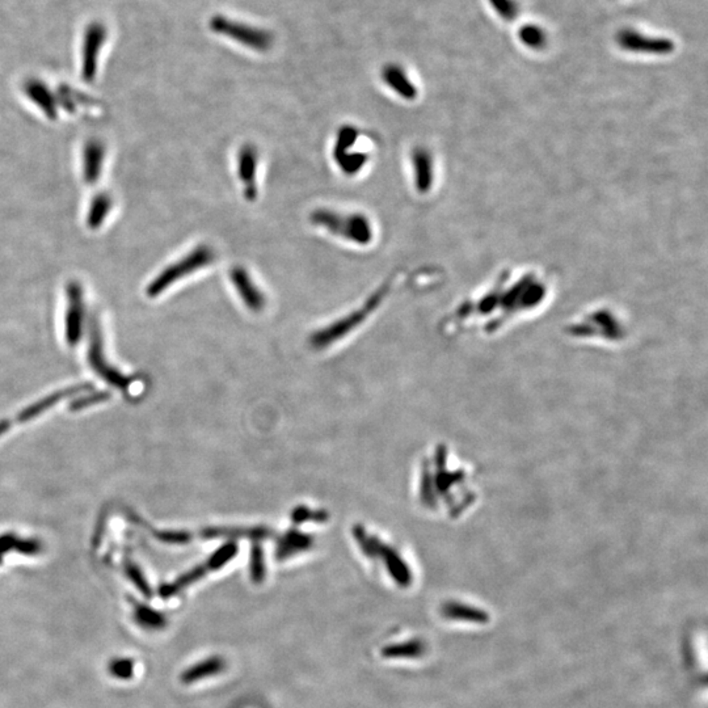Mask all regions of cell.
<instances>
[{
    "label": "cell",
    "mask_w": 708,
    "mask_h": 708,
    "mask_svg": "<svg viewBox=\"0 0 708 708\" xmlns=\"http://www.w3.org/2000/svg\"><path fill=\"white\" fill-rule=\"evenodd\" d=\"M420 500L430 509L437 508L438 500L444 501L453 520L469 516L480 500L478 469L469 462H457L455 467H450L448 446L439 445L434 450L433 466L429 460L423 462Z\"/></svg>",
    "instance_id": "6da1fadb"
},
{
    "label": "cell",
    "mask_w": 708,
    "mask_h": 708,
    "mask_svg": "<svg viewBox=\"0 0 708 708\" xmlns=\"http://www.w3.org/2000/svg\"><path fill=\"white\" fill-rule=\"evenodd\" d=\"M310 220L315 227L358 247L370 246L374 240V226L364 213L319 208L311 213Z\"/></svg>",
    "instance_id": "7a4b0ae2"
},
{
    "label": "cell",
    "mask_w": 708,
    "mask_h": 708,
    "mask_svg": "<svg viewBox=\"0 0 708 708\" xmlns=\"http://www.w3.org/2000/svg\"><path fill=\"white\" fill-rule=\"evenodd\" d=\"M215 250L208 244H199L196 248L189 250L185 256L169 264L148 285L147 294L150 297H157L159 294L168 290L172 285L185 280L189 276L197 271L206 269L215 261Z\"/></svg>",
    "instance_id": "3957f363"
},
{
    "label": "cell",
    "mask_w": 708,
    "mask_h": 708,
    "mask_svg": "<svg viewBox=\"0 0 708 708\" xmlns=\"http://www.w3.org/2000/svg\"><path fill=\"white\" fill-rule=\"evenodd\" d=\"M387 286L379 288L374 294H371L367 301L357 309L353 313H348L344 318L339 319L337 322L327 325L323 330L315 332L311 336V345L320 349L328 345L334 344L339 339H343L346 334H351L354 328L364 323V319L375 311V309L382 303L385 294H387Z\"/></svg>",
    "instance_id": "277c9868"
},
{
    "label": "cell",
    "mask_w": 708,
    "mask_h": 708,
    "mask_svg": "<svg viewBox=\"0 0 708 708\" xmlns=\"http://www.w3.org/2000/svg\"><path fill=\"white\" fill-rule=\"evenodd\" d=\"M358 130L354 126H343L336 136L334 141V163L340 171L346 176H354L367 164L369 155L364 151H355L354 147L357 143Z\"/></svg>",
    "instance_id": "5b68a950"
},
{
    "label": "cell",
    "mask_w": 708,
    "mask_h": 708,
    "mask_svg": "<svg viewBox=\"0 0 708 708\" xmlns=\"http://www.w3.org/2000/svg\"><path fill=\"white\" fill-rule=\"evenodd\" d=\"M210 27L213 31H217L219 34L227 36L231 40L238 41L241 45L257 52H267L273 42V37L269 31L257 29L239 21L229 20L222 16L213 17Z\"/></svg>",
    "instance_id": "8992f818"
},
{
    "label": "cell",
    "mask_w": 708,
    "mask_h": 708,
    "mask_svg": "<svg viewBox=\"0 0 708 708\" xmlns=\"http://www.w3.org/2000/svg\"><path fill=\"white\" fill-rule=\"evenodd\" d=\"M108 40V28L101 21H92L87 25L82 42V73L87 82L94 80L99 58Z\"/></svg>",
    "instance_id": "52a82bcc"
},
{
    "label": "cell",
    "mask_w": 708,
    "mask_h": 708,
    "mask_svg": "<svg viewBox=\"0 0 708 708\" xmlns=\"http://www.w3.org/2000/svg\"><path fill=\"white\" fill-rule=\"evenodd\" d=\"M259 150L252 143H246L240 147L236 157V175L243 189V196L255 202L259 196L257 172H259Z\"/></svg>",
    "instance_id": "ba28073f"
},
{
    "label": "cell",
    "mask_w": 708,
    "mask_h": 708,
    "mask_svg": "<svg viewBox=\"0 0 708 708\" xmlns=\"http://www.w3.org/2000/svg\"><path fill=\"white\" fill-rule=\"evenodd\" d=\"M229 282L232 289L238 294L241 303L252 311L259 313L267 306L265 294L261 290L260 286L252 277L250 271L241 265H235L229 271Z\"/></svg>",
    "instance_id": "9c48e42d"
},
{
    "label": "cell",
    "mask_w": 708,
    "mask_h": 708,
    "mask_svg": "<svg viewBox=\"0 0 708 708\" xmlns=\"http://www.w3.org/2000/svg\"><path fill=\"white\" fill-rule=\"evenodd\" d=\"M88 361L91 367L94 369L97 374L105 379L109 385H115L120 390H127L130 383V379L121 374L115 367L106 364L104 351H103V339L101 332L99 328V324L94 323L92 328V337H91V345L88 349Z\"/></svg>",
    "instance_id": "30bf717a"
},
{
    "label": "cell",
    "mask_w": 708,
    "mask_h": 708,
    "mask_svg": "<svg viewBox=\"0 0 708 708\" xmlns=\"http://www.w3.org/2000/svg\"><path fill=\"white\" fill-rule=\"evenodd\" d=\"M69 306L64 320V332L67 344L75 346L83 334L84 304L82 289L78 285L70 286L67 290Z\"/></svg>",
    "instance_id": "8fae6325"
},
{
    "label": "cell",
    "mask_w": 708,
    "mask_h": 708,
    "mask_svg": "<svg viewBox=\"0 0 708 708\" xmlns=\"http://www.w3.org/2000/svg\"><path fill=\"white\" fill-rule=\"evenodd\" d=\"M375 553L376 556H382L385 560V568L390 573V576L395 580L396 583L402 588H408L412 583V572L406 562L400 558V555L388 547L385 543L379 541V539L373 538Z\"/></svg>",
    "instance_id": "7c38bea8"
},
{
    "label": "cell",
    "mask_w": 708,
    "mask_h": 708,
    "mask_svg": "<svg viewBox=\"0 0 708 708\" xmlns=\"http://www.w3.org/2000/svg\"><path fill=\"white\" fill-rule=\"evenodd\" d=\"M411 166L415 187L420 193H427L433 183V160L427 148L416 147L411 154Z\"/></svg>",
    "instance_id": "4fadbf2b"
},
{
    "label": "cell",
    "mask_w": 708,
    "mask_h": 708,
    "mask_svg": "<svg viewBox=\"0 0 708 708\" xmlns=\"http://www.w3.org/2000/svg\"><path fill=\"white\" fill-rule=\"evenodd\" d=\"M382 80L392 92H395L402 99L409 101L416 99V85L411 82L409 76L400 66L387 64L382 70Z\"/></svg>",
    "instance_id": "5bb4252c"
},
{
    "label": "cell",
    "mask_w": 708,
    "mask_h": 708,
    "mask_svg": "<svg viewBox=\"0 0 708 708\" xmlns=\"http://www.w3.org/2000/svg\"><path fill=\"white\" fill-rule=\"evenodd\" d=\"M88 390H91V385L84 383V385H73V387H70V388H64L62 391L54 392L52 395L46 396V397H43L40 402H37V403L31 404L28 408H25L24 411H21L15 420L19 421V423L29 421V420L34 418V417L40 416L42 412H45L49 408L55 406L58 402H61L64 397L73 395V394H80V392L88 391Z\"/></svg>",
    "instance_id": "9a60e30c"
},
{
    "label": "cell",
    "mask_w": 708,
    "mask_h": 708,
    "mask_svg": "<svg viewBox=\"0 0 708 708\" xmlns=\"http://www.w3.org/2000/svg\"><path fill=\"white\" fill-rule=\"evenodd\" d=\"M225 669H226V661L223 657H208L206 660H202L197 664L190 665L187 669H185L180 676V681L184 685L197 684L199 681H204L206 678L218 676Z\"/></svg>",
    "instance_id": "2e32d148"
},
{
    "label": "cell",
    "mask_w": 708,
    "mask_h": 708,
    "mask_svg": "<svg viewBox=\"0 0 708 708\" xmlns=\"http://www.w3.org/2000/svg\"><path fill=\"white\" fill-rule=\"evenodd\" d=\"M621 45L635 52H667L673 49L672 42L667 40H652V38H644L643 36L634 33V31H625L622 33Z\"/></svg>",
    "instance_id": "e0dca14e"
},
{
    "label": "cell",
    "mask_w": 708,
    "mask_h": 708,
    "mask_svg": "<svg viewBox=\"0 0 708 708\" xmlns=\"http://www.w3.org/2000/svg\"><path fill=\"white\" fill-rule=\"evenodd\" d=\"M24 91L34 104L37 105L48 117H55L57 108L50 90L41 80L31 79L24 84Z\"/></svg>",
    "instance_id": "ac0fdd59"
},
{
    "label": "cell",
    "mask_w": 708,
    "mask_h": 708,
    "mask_svg": "<svg viewBox=\"0 0 708 708\" xmlns=\"http://www.w3.org/2000/svg\"><path fill=\"white\" fill-rule=\"evenodd\" d=\"M130 602H133V618L136 625L143 630L160 631L167 627V618L163 613L147 604H139L134 598H132Z\"/></svg>",
    "instance_id": "d6986e66"
},
{
    "label": "cell",
    "mask_w": 708,
    "mask_h": 708,
    "mask_svg": "<svg viewBox=\"0 0 708 708\" xmlns=\"http://www.w3.org/2000/svg\"><path fill=\"white\" fill-rule=\"evenodd\" d=\"M442 615L453 621H463L472 623H487L490 621V615L484 610L478 607L462 604L459 602H448L442 606Z\"/></svg>",
    "instance_id": "ffe728a7"
},
{
    "label": "cell",
    "mask_w": 708,
    "mask_h": 708,
    "mask_svg": "<svg viewBox=\"0 0 708 708\" xmlns=\"http://www.w3.org/2000/svg\"><path fill=\"white\" fill-rule=\"evenodd\" d=\"M208 572V569L206 564L205 562L199 564L197 567H194L193 569H190L187 573L181 574L180 577H177L174 583L162 585L159 588V595L162 598H164V600L171 598V597L180 593L183 589H187V586H190L192 583H197L198 580H201Z\"/></svg>",
    "instance_id": "44dd1931"
},
{
    "label": "cell",
    "mask_w": 708,
    "mask_h": 708,
    "mask_svg": "<svg viewBox=\"0 0 708 708\" xmlns=\"http://www.w3.org/2000/svg\"><path fill=\"white\" fill-rule=\"evenodd\" d=\"M104 155V147L97 141L88 143L84 148V177L88 183H94L100 176Z\"/></svg>",
    "instance_id": "7402d4cb"
},
{
    "label": "cell",
    "mask_w": 708,
    "mask_h": 708,
    "mask_svg": "<svg viewBox=\"0 0 708 708\" xmlns=\"http://www.w3.org/2000/svg\"><path fill=\"white\" fill-rule=\"evenodd\" d=\"M425 653V644L418 639H411L402 643L388 644L382 648L381 655L390 660H409L418 658Z\"/></svg>",
    "instance_id": "603a6c76"
},
{
    "label": "cell",
    "mask_w": 708,
    "mask_h": 708,
    "mask_svg": "<svg viewBox=\"0 0 708 708\" xmlns=\"http://www.w3.org/2000/svg\"><path fill=\"white\" fill-rule=\"evenodd\" d=\"M271 535V531L265 528H211L202 531L204 538H219L226 537L231 539L238 538H250L255 541H260L262 538H267Z\"/></svg>",
    "instance_id": "cb8c5ba5"
},
{
    "label": "cell",
    "mask_w": 708,
    "mask_h": 708,
    "mask_svg": "<svg viewBox=\"0 0 708 708\" xmlns=\"http://www.w3.org/2000/svg\"><path fill=\"white\" fill-rule=\"evenodd\" d=\"M12 550L20 552L22 555L33 556L41 552L42 544L34 539H21L13 534L0 535V558L3 559V555Z\"/></svg>",
    "instance_id": "d4e9b609"
},
{
    "label": "cell",
    "mask_w": 708,
    "mask_h": 708,
    "mask_svg": "<svg viewBox=\"0 0 708 708\" xmlns=\"http://www.w3.org/2000/svg\"><path fill=\"white\" fill-rule=\"evenodd\" d=\"M313 544L310 537L301 534L298 531H290L283 535L280 546L277 547V559L283 560L297 552L304 551Z\"/></svg>",
    "instance_id": "484cf974"
},
{
    "label": "cell",
    "mask_w": 708,
    "mask_h": 708,
    "mask_svg": "<svg viewBox=\"0 0 708 708\" xmlns=\"http://www.w3.org/2000/svg\"><path fill=\"white\" fill-rule=\"evenodd\" d=\"M236 553H238V544L235 541H229V543L223 544L222 547H219L218 550L214 552L205 562L208 572L218 571L222 567H225L231 559L235 558Z\"/></svg>",
    "instance_id": "4316f807"
},
{
    "label": "cell",
    "mask_w": 708,
    "mask_h": 708,
    "mask_svg": "<svg viewBox=\"0 0 708 708\" xmlns=\"http://www.w3.org/2000/svg\"><path fill=\"white\" fill-rule=\"evenodd\" d=\"M134 660L129 657H115L109 661L108 672L115 679L129 681L134 676Z\"/></svg>",
    "instance_id": "83f0119b"
},
{
    "label": "cell",
    "mask_w": 708,
    "mask_h": 708,
    "mask_svg": "<svg viewBox=\"0 0 708 708\" xmlns=\"http://www.w3.org/2000/svg\"><path fill=\"white\" fill-rule=\"evenodd\" d=\"M125 573L127 579L134 583L136 589L143 594L146 598H151L153 597V590H151L150 585L147 583L146 577L143 576V573L139 569V567L136 565L132 560H126Z\"/></svg>",
    "instance_id": "f1b7e54d"
},
{
    "label": "cell",
    "mask_w": 708,
    "mask_h": 708,
    "mask_svg": "<svg viewBox=\"0 0 708 708\" xmlns=\"http://www.w3.org/2000/svg\"><path fill=\"white\" fill-rule=\"evenodd\" d=\"M112 208V199L108 196H100L92 202V208L88 213V225L96 227L99 223L104 220L108 211Z\"/></svg>",
    "instance_id": "f546056e"
},
{
    "label": "cell",
    "mask_w": 708,
    "mask_h": 708,
    "mask_svg": "<svg viewBox=\"0 0 708 708\" xmlns=\"http://www.w3.org/2000/svg\"><path fill=\"white\" fill-rule=\"evenodd\" d=\"M250 577L255 583H261L265 577V564H264V553L260 544H253L250 551Z\"/></svg>",
    "instance_id": "4dcf8cb0"
},
{
    "label": "cell",
    "mask_w": 708,
    "mask_h": 708,
    "mask_svg": "<svg viewBox=\"0 0 708 708\" xmlns=\"http://www.w3.org/2000/svg\"><path fill=\"white\" fill-rule=\"evenodd\" d=\"M154 534L159 541L169 544H187L192 539V534L187 531H155Z\"/></svg>",
    "instance_id": "1f68e13d"
},
{
    "label": "cell",
    "mask_w": 708,
    "mask_h": 708,
    "mask_svg": "<svg viewBox=\"0 0 708 708\" xmlns=\"http://www.w3.org/2000/svg\"><path fill=\"white\" fill-rule=\"evenodd\" d=\"M292 520L294 523H303L307 521L322 522L327 520V513L324 511H313L304 507L295 508L292 513Z\"/></svg>",
    "instance_id": "d6a6232c"
},
{
    "label": "cell",
    "mask_w": 708,
    "mask_h": 708,
    "mask_svg": "<svg viewBox=\"0 0 708 708\" xmlns=\"http://www.w3.org/2000/svg\"><path fill=\"white\" fill-rule=\"evenodd\" d=\"M354 538L357 543L360 544L361 550L364 552L366 556L369 558H376V553H375L374 544H373V538L367 537L366 531L364 528L361 526H355L353 529Z\"/></svg>",
    "instance_id": "836d02e7"
},
{
    "label": "cell",
    "mask_w": 708,
    "mask_h": 708,
    "mask_svg": "<svg viewBox=\"0 0 708 708\" xmlns=\"http://www.w3.org/2000/svg\"><path fill=\"white\" fill-rule=\"evenodd\" d=\"M521 40L531 48H538L544 42V34L535 25H526L521 31Z\"/></svg>",
    "instance_id": "e575fe53"
},
{
    "label": "cell",
    "mask_w": 708,
    "mask_h": 708,
    "mask_svg": "<svg viewBox=\"0 0 708 708\" xmlns=\"http://www.w3.org/2000/svg\"><path fill=\"white\" fill-rule=\"evenodd\" d=\"M108 399H109V394L105 392V391L104 392H97V394L83 396V397L75 400L71 406H70V409L71 411H79V409H83V408H87V406H94V404H97V403L105 402Z\"/></svg>",
    "instance_id": "d590c367"
},
{
    "label": "cell",
    "mask_w": 708,
    "mask_h": 708,
    "mask_svg": "<svg viewBox=\"0 0 708 708\" xmlns=\"http://www.w3.org/2000/svg\"><path fill=\"white\" fill-rule=\"evenodd\" d=\"M492 7L500 13L505 20H513L517 15V7L513 0H490Z\"/></svg>",
    "instance_id": "8d00e7d4"
},
{
    "label": "cell",
    "mask_w": 708,
    "mask_h": 708,
    "mask_svg": "<svg viewBox=\"0 0 708 708\" xmlns=\"http://www.w3.org/2000/svg\"><path fill=\"white\" fill-rule=\"evenodd\" d=\"M10 425H12V421H10V420L0 421V436H1L3 433H6V432L10 429Z\"/></svg>",
    "instance_id": "74e56055"
},
{
    "label": "cell",
    "mask_w": 708,
    "mask_h": 708,
    "mask_svg": "<svg viewBox=\"0 0 708 708\" xmlns=\"http://www.w3.org/2000/svg\"><path fill=\"white\" fill-rule=\"evenodd\" d=\"M1 560H3V559H1V558H0V562H1Z\"/></svg>",
    "instance_id": "f35d334b"
}]
</instances>
